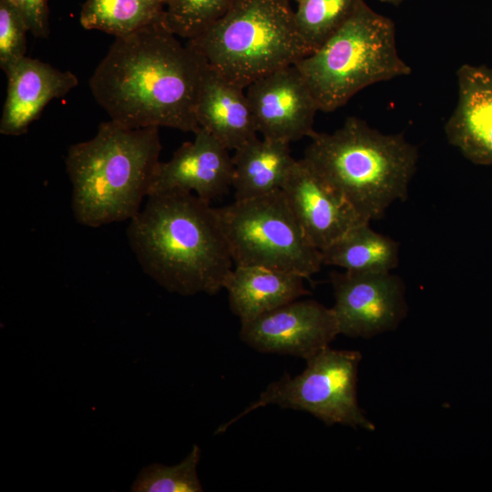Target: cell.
Returning <instances> with one entry per match:
<instances>
[{"label": "cell", "mask_w": 492, "mask_h": 492, "mask_svg": "<svg viewBox=\"0 0 492 492\" xmlns=\"http://www.w3.org/2000/svg\"><path fill=\"white\" fill-rule=\"evenodd\" d=\"M164 20L115 37L89 79L110 120L131 128L197 132L196 104L207 67Z\"/></svg>", "instance_id": "1"}, {"label": "cell", "mask_w": 492, "mask_h": 492, "mask_svg": "<svg viewBox=\"0 0 492 492\" xmlns=\"http://www.w3.org/2000/svg\"><path fill=\"white\" fill-rule=\"evenodd\" d=\"M127 236L144 272L170 292L215 294L234 265L217 208L191 192L148 196Z\"/></svg>", "instance_id": "2"}, {"label": "cell", "mask_w": 492, "mask_h": 492, "mask_svg": "<svg viewBox=\"0 0 492 492\" xmlns=\"http://www.w3.org/2000/svg\"><path fill=\"white\" fill-rule=\"evenodd\" d=\"M159 128L102 122L89 140L69 147L66 168L76 220L97 228L130 220L141 210L160 164Z\"/></svg>", "instance_id": "3"}, {"label": "cell", "mask_w": 492, "mask_h": 492, "mask_svg": "<svg viewBox=\"0 0 492 492\" xmlns=\"http://www.w3.org/2000/svg\"><path fill=\"white\" fill-rule=\"evenodd\" d=\"M303 159L371 222L408 197L418 150L403 134H384L350 117L332 133L315 131Z\"/></svg>", "instance_id": "4"}, {"label": "cell", "mask_w": 492, "mask_h": 492, "mask_svg": "<svg viewBox=\"0 0 492 492\" xmlns=\"http://www.w3.org/2000/svg\"><path fill=\"white\" fill-rule=\"evenodd\" d=\"M292 0H236L204 32L187 43L207 67L246 88L255 80L311 54Z\"/></svg>", "instance_id": "5"}, {"label": "cell", "mask_w": 492, "mask_h": 492, "mask_svg": "<svg viewBox=\"0 0 492 492\" xmlns=\"http://www.w3.org/2000/svg\"><path fill=\"white\" fill-rule=\"evenodd\" d=\"M395 33V23L363 0L327 41L294 64L320 111L333 112L366 87L411 74Z\"/></svg>", "instance_id": "6"}, {"label": "cell", "mask_w": 492, "mask_h": 492, "mask_svg": "<svg viewBox=\"0 0 492 492\" xmlns=\"http://www.w3.org/2000/svg\"><path fill=\"white\" fill-rule=\"evenodd\" d=\"M217 210L234 266H263L310 279L323 264L282 190Z\"/></svg>", "instance_id": "7"}, {"label": "cell", "mask_w": 492, "mask_h": 492, "mask_svg": "<svg viewBox=\"0 0 492 492\" xmlns=\"http://www.w3.org/2000/svg\"><path fill=\"white\" fill-rule=\"evenodd\" d=\"M362 354L358 351L330 347L306 360L303 372L294 377L285 374L271 383L258 400L216 433L227 430L238 419L258 408L277 405L305 411L327 425L341 424L374 431L357 401V374Z\"/></svg>", "instance_id": "8"}, {"label": "cell", "mask_w": 492, "mask_h": 492, "mask_svg": "<svg viewBox=\"0 0 492 492\" xmlns=\"http://www.w3.org/2000/svg\"><path fill=\"white\" fill-rule=\"evenodd\" d=\"M339 332L370 338L395 330L407 314L403 280L389 272H332Z\"/></svg>", "instance_id": "9"}, {"label": "cell", "mask_w": 492, "mask_h": 492, "mask_svg": "<svg viewBox=\"0 0 492 492\" xmlns=\"http://www.w3.org/2000/svg\"><path fill=\"white\" fill-rule=\"evenodd\" d=\"M340 334L333 308L293 301L241 323L240 338L261 352L310 359Z\"/></svg>", "instance_id": "10"}, {"label": "cell", "mask_w": 492, "mask_h": 492, "mask_svg": "<svg viewBox=\"0 0 492 492\" xmlns=\"http://www.w3.org/2000/svg\"><path fill=\"white\" fill-rule=\"evenodd\" d=\"M258 133L286 143L311 138L319 110L295 65L275 70L246 87Z\"/></svg>", "instance_id": "11"}, {"label": "cell", "mask_w": 492, "mask_h": 492, "mask_svg": "<svg viewBox=\"0 0 492 492\" xmlns=\"http://www.w3.org/2000/svg\"><path fill=\"white\" fill-rule=\"evenodd\" d=\"M282 190L306 236L321 251L352 228L369 222L303 158L295 161Z\"/></svg>", "instance_id": "12"}, {"label": "cell", "mask_w": 492, "mask_h": 492, "mask_svg": "<svg viewBox=\"0 0 492 492\" xmlns=\"http://www.w3.org/2000/svg\"><path fill=\"white\" fill-rule=\"evenodd\" d=\"M192 141L184 142L170 159L160 162L149 195L188 191L210 202L232 188L233 162L229 149L200 128Z\"/></svg>", "instance_id": "13"}, {"label": "cell", "mask_w": 492, "mask_h": 492, "mask_svg": "<svg viewBox=\"0 0 492 492\" xmlns=\"http://www.w3.org/2000/svg\"><path fill=\"white\" fill-rule=\"evenodd\" d=\"M457 103L445 125L446 138L477 165L492 164V68L462 65Z\"/></svg>", "instance_id": "14"}, {"label": "cell", "mask_w": 492, "mask_h": 492, "mask_svg": "<svg viewBox=\"0 0 492 492\" xmlns=\"http://www.w3.org/2000/svg\"><path fill=\"white\" fill-rule=\"evenodd\" d=\"M6 77L7 94L0 119V133L5 136L25 134L51 100L63 97L78 85L71 71L27 56Z\"/></svg>", "instance_id": "15"}, {"label": "cell", "mask_w": 492, "mask_h": 492, "mask_svg": "<svg viewBox=\"0 0 492 492\" xmlns=\"http://www.w3.org/2000/svg\"><path fill=\"white\" fill-rule=\"evenodd\" d=\"M245 90L206 67L196 104L197 121L229 150L258 134Z\"/></svg>", "instance_id": "16"}, {"label": "cell", "mask_w": 492, "mask_h": 492, "mask_svg": "<svg viewBox=\"0 0 492 492\" xmlns=\"http://www.w3.org/2000/svg\"><path fill=\"white\" fill-rule=\"evenodd\" d=\"M299 274L256 265L234 266L224 289L241 323L310 294Z\"/></svg>", "instance_id": "17"}, {"label": "cell", "mask_w": 492, "mask_h": 492, "mask_svg": "<svg viewBox=\"0 0 492 492\" xmlns=\"http://www.w3.org/2000/svg\"><path fill=\"white\" fill-rule=\"evenodd\" d=\"M295 161L283 141L256 137L241 145L232 156L235 200L282 190Z\"/></svg>", "instance_id": "18"}, {"label": "cell", "mask_w": 492, "mask_h": 492, "mask_svg": "<svg viewBox=\"0 0 492 492\" xmlns=\"http://www.w3.org/2000/svg\"><path fill=\"white\" fill-rule=\"evenodd\" d=\"M399 244L363 222L322 251L323 263L353 272H389L399 264Z\"/></svg>", "instance_id": "19"}, {"label": "cell", "mask_w": 492, "mask_h": 492, "mask_svg": "<svg viewBox=\"0 0 492 492\" xmlns=\"http://www.w3.org/2000/svg\"><path fill=\"white\" fill-rule=\"evenodd\" d=\"M165 0H86L80 24L115 37L164 20Z\"/></svg>", "instance_id": "20"}, {"label": "cell", "mask_w": 492, "mask_h": 492, "mask_svg": "<svg viewBox=\"0 0 492 492\" xmlns=\"http://www.w3.org/2000/svg\"><path fill=\"white\" fill-rule=\"evenodd\" d=\"M363 0H297L294 18L311 50L319 48L353 15Z\"/></svg>", "instance_id": "21"}, {"label": "cell", "mask_w": 492, "mask_h": 492, "mask_svg": "<svg viewBox=\"0 0 492 492\" xmlns=\"http://www.w3.org/2000/svg\"><path fill=\"white\" fill-rule=\"evenodd\" d=\"M200 449L194 445L190 454L178 465L154 464L144 467L131 487L135 492H200L197 474Z\"/></svg>", "instance_id": "22"}, {"label": "cell", "mask_w": 492, "mask_h": 492, "mask_svg": "<svg viewBox=\"0 0 492 492\" xmlns=\"http://www.w3.org/2000/svg\"><path fill=\"white\" fill-rule=\"evenodd\" d=\"M236 0H165L164 23L177 36L195 38L219 20Z\"/></svg>", "instance_id": "23"}, {"label": "cell", "mask_w": 492, "mask_h": 492, "mask_svg": "<svg viewBox=\"0 0 492 492\" xmlns=\"http://www.w3.org/2000/svg\"><path fill=\"white\" fill-rule=\"evenodd\" d=\"M28 26L18 9L0 0V67L7 75L26 56Z\"/></svg>", "instance_id": "24"}, {"label": "cell", "mask_w": 492, "mask_h": 492, "mask_svg": "<svg viewBox=\"0 0 492 492\" xmlns=\"http://www.w3.org/2000/svg\"><path fill=\"white\" fill-rule=\"evenodd\" d=\"M22 14L30 33L39 38L49 35L48 0H7Z\"/></svg>", "instance_id": "25"}, {"label": "cell", "mask_w": 492, "mask_h": 492, "mask_svg": "<svg viewBox=\"0 0 492 492\" xmlns=\"http://www.w3.org/2000/svg\"><path fill=\"white\" fill-rule=\"evenodd\" d=\"M381 3L388 4L392 5H400L402 3H404L405 0H378Z\"/></svg>", "instance_id": "26"}, {"label": "cell", "mask_w": 492, "mask_h": 492, "mask_svg": "<svg viewBox=\"0 0 492 492\" xmlns=\"http://www.w3.org/2000/svg\"><path fill=\"white\" fill-rule=\"evenodd\" d=\"M293 1H295V2H296L297 0H293Z\"/></svg>", "instance_id": "27"}]
</instances>
